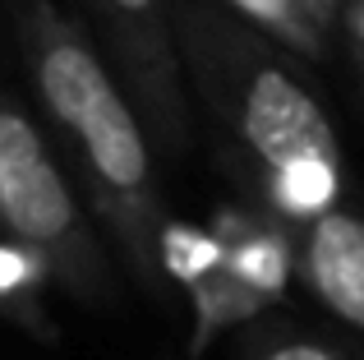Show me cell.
<instances>
[{
    "instance_id": "obj_12",
    "label": "cell",
    "mask_w": 364,
    "mask_h": 360,
    "mask_svg": "<svg viewBox=\"0 0 364 360\" xmlns=\"http://www.w3.org/2000/svg\"><path fill=\"white\" fill-rule=\"evenodd\" d=\"M341 28L350 33L355 51H364V0H346V9H341Z\"/></svg>"
},
{
    "instance_id": "obj_11",
    "label": "cell",
    "mask_w": 364,
    "mask_h": 360,
    "mask_svg": "<svg viewBox=\"0 0 364 360\" xmlns=\"http://www.w3.org/2000/svg\"><path fill=\"white\" fill-rule=\"evenodd\" d=\"M254 360H346V356H341L337 346L309 337V333H272L254 351Z\"/></svg>"
},
{
    "instance_id": "obj_2",
    "label": "cell",
    "mask_w": 364,
    "mask_h": 360,
    "mask_svg": "<svg viewBox=\"0 0 364 360\" xmlns=\"http://www.w3.org/2000/svg\"><path fill=\"white\" fill-rule=\"evenodd\" d=\"M18 51L37 107L55 134V153L102 240L116 250L120 268L161 300V231L171 217L157 176L161 157L129 92L111 74L83 18L65 14L55 0H28L18 9Z\"/></svg>"
},
{
    "instance_id": "obj_10",
    "label": "cell",
    "mask_w": 364,
    "mask_h": 360,
    "mask_svg": "<svg viewBox=\"0 0 364 360\" xmlns=\"http://www.w3.org/2000/svg\"><path fill=\"white\" fill-rule=\"evenodd\" d=\"M213 268H222V245H217L213 226L166 222V231H161V272H166V282L189 291Z\"/></svg>"
},
{
    "instance_id": "obj_4",
    "label": "cell",
    "mask_w": 364,
    "mask_h": 360,
    "mask_svg": "<svg viewBox=\"0 0 364 360\" xmlns=\"http://www.w3.org/2000/svg\"><path fill=\"white\" fill-rule=\"evenodd\" d=\"M83 28L129 92L161 162L185 157L194 139V92L180 55L176 0H79Z\"/></svg>"
},
{
    "instance_id": "obj_1",
    "label": "cell",
    "mask_w": 364,
    "mask_h": 360,
    "mask_svg": "<svg viewBox=\"0 0 364 360\" xmlns=\"http://www.w3.org/2000/svg\"><path fill=\"white\" fill-rule=\"evenodd\" d=\"M176 23L194 107L258 208L291 231L337 213L346 185L337 125L295 74V55L217 0H176Z\"/></svg>"
},
{
    "instance_id": "obj_9",
    "label": "cell",
    "mask_w": 364,
    "mask_h": 360,
    "mask_svg": "<svg viewBox=\"0 0 364 360\" xmlns=\"http://www.w3.org/2000/svg\"><path fill=\"white\" fill-rule=\"evenodd\" d=\"M51 268L46 259H37L33 250L5 240L0 235V314L18 319L23 328H42L46 333V314H42V291L51 287Z\"/></svg>"
},
{
    "instance_id": "obj_6",
    "label": "cell",
    "mask_w": 364,
    "mask_h": 360,
    "mask_svg": "<svg viewBox=\"0 0 364 360\" xmlns=\"http://www.w3.org/2000/svg\"><path fill=\"white\" fill-rule=\"evenodd\" d=\"M300 282L328 314L364 333V217L350 208L300 231Z\"/></svg>"
},
{
    "instance_id": "obj_13",
    "label": "cell",
    "mask_w": 364,
    "mask_h": 360,
    "mask_svg": "<svg viewBox=\"0 0 364 360\" xmlns=\"http://www.w3.org/2000/svg\"><path fill=\"white\" fill-rule=\"evenodd\" d=\"M355 70H360V83H364V51H355Z\"/></svg>"
},
{
    "instance_id": "obj_3",
    "label": "cell",
    "mask_w": 364,
    "mask_h": 360,
    "mask_svg": "<svg viewBox=\"0 0 364 360\" xmlns=\"http://www.w3.org/2000/svg\"><path fill=\"white\" fill-rule=\"evenodd\" d=\"M0 235L46 259L55 287L83 305L116 300V268L55 144L23 107L0 97Z\"/></svg>"
},
{
    "instance_id": "obj_8",
    "label": "cell",
    "mask_w": 364,
    "mask_h": 360,
    "mask_svg": "<svg viewBox=\"0 0 364 360\" xmlns=\"http://www.w3.org/2000/svg\"><path fill=\"white\" fill-rule=\"evenodd\" d=\"M185 300H189V356H203L222 333H231V328H240V324H254L267 309L254 291L240 287V282L226 272V263L213 268L208 277H198L194 287L185 291Z\"/></svg>"
},
{
    "instance_id": "obj_5",
    "label": "cell",
    "mask_w": 364,
    "mask_h": 360,
    "mask_svg": "<svg viewBox=\"0 0 364 360\" xmlns=\"http://www.w3.org/2000/svg\"><path fill=\"white\" fill-rule=\"evenodd\" d=\"M213 235L222 245V263L240 287H249L263 305H277L300 272V231L277 222L263 208L226 203L213 217Z\"/></svg>"
},
{
    "instance_id": "obj_7",
    "label": "cell",
    "mask_w": 364,
    "mask_h": 360,
    "mask_svg": "<svg viewBox=\"0 0 364 360\" xmlns=\"http://www.w3.org/2000/svg\"><path fill=\"white\" fill-rule=\"evenodd\" d=\"M249 28L272 37L282 51L318 60L341 23V0H217Z\"/></svg>"
}]
</instances>
